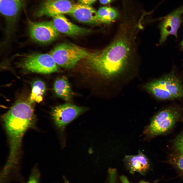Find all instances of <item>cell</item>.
<instances>
[{
	"label": "cell",
	"mask_w": 183,
	"mask_h": 183,
	"mask_svg": "<svg viewBox=\"0 0 183 183\" xmlns=\"http://www.w3.org/2000/svg\"><path fill=\"white\" fill-rule=\"evenodd\" d=\"M181 46L183 48V39L182 41L181 42Z\"/></svg>",
	"instance_id": "cell-25"
},
{
	"label": "cell",
	"mask_w": 183,
	"mask_h": 183,
	"mask_svg": "<svg viewBox=\"0 0 183 183\" xmlns=\"http://www.w3.org/2000/svg\"><path fill=\"white\" fill-rule=\"evenodd\" d=\"M180 116L178 110L175 107L162 110L153 117L144 133L150 137L164 133L173 127Z\"/></svg>",
	"instance_id": "cell-6"
},
{
	"label": "cell",
	"mask_w": 183,
	"mask_h": 183,
	"mask_svg": "<svg viewBox=\"0 0 183 183\" xmlns=\"http://www.w3.org/2000/svg\"><path fill=\"white\" fill-rule=\"evenodd\" d=\"M100 3L102 4H106L112 1L113 0H99Z\"/></svg>",
	"instance_id": "cell-24"
},
{
	"label": "cell",
	"mask_w": 183,
	"mask_h": 183,
	"mask_svg": "<svg viewBox=\"0 0 183 183\" xmlns=\"http://www.w3.org/2000/svg\"><path fill=\"white\" fill-rule=\"evenodd\" d=\"M54 90L56 95L66 101L71 100L72 91L67 78L62 77L57 79L54 84Z\"/></svg>",
	"instance_id": "cell-15"
},
{
	"label": "cell",
	"mask_w": 183,
	"mask_h": 183,
	"mask_svg": "<svg viewBox=\"0 0 183 183\" xmlns=\"http://www.w3.org/2000/svg\"><path fill=\"white\" fill-rule=\"evenodd\" d=\"M176 150L180 154L183 155V143L175 145Z\"/></svg>",
	"instance_id": "cell-20"
},
{
	"label": "cell",
	"mask_w": 183,
	"mask_h": 183,
	"mask_svg": "<svg viewBox=\"0 0 183 183\" xmlns=\"http://www.w3.org/2000/svg\"><path fill=\"white\" fill-rule=\"evenodd\" d=\"M47 0V1H49L51 0Z\"/></svg>",
	"instance_id": "cell-29"
},
{
	"label": "cell",
	"mask_w": 183,
	"mask_h": 183,
	"mask_svg": "<svg viewBox=\"0 0 183 183\" xmlns=\"http://www.w3.org/2000/svg\"><path fill=\"white\" fill-rule=\"evenodd\" d=\"M172 161L173 163L183 173V155L180 154L174 157Z\"/></svg>",
	"instance_id": "cell-19"
},
{
	"label": "cell",
	"mask_w": 183,
	"mask_h": 183,
	"mask_svg": "<svg viewBox=\"0 0 183 183\" xmlns=\"http://www.w3.org/2000/svg\"><path fill=\"white\" fill-rule=\"evenodd\" d=\"M140 183H149L148 182H145V181H142L140 182Z\"/></svg>",
	"instance_id": "cell-26"
},
{
	"label": "cell",
	"mask_w": 183,
	"mask_h": 183,
	"mask_svg": "<svg viewBox=\"0 0 183 183\" xmlns=\"http://www.w3.org/2000/svg\"><path fill=\"white\" fill-rule=\"evenodd\" d=\"M124 161L129 169L142 174H144L150 167V163L148 158L140 151L137 155L126 156Z\"/></svg>",
	"instance_id": "cell-14"
},
{
	"label": "cell",
	"mask_w": 183,
	"mask_h": 183,
	"mask_svg": "<svg viewBox=\"0 0 183 183\" xmlns=\"http://www.w3.org/2000/svg\"><path fill=\"white\" fill-rule=\"evenodd\" d=\"M74 4L68 0H51L42 3L36 12L38 17L69 14Z\"/></svg>",
	"instance_id": "cell-10"
},
{
	"label": "cell",
	"mask_w": 183,
	"mask_h": 183,
	"mask_svg": "<svg viewBox=\"0 0 183 183\" xmlns=\"http://www.w3.org/2000/svg\"><path fill=\"white\" fill-rule=\"evenodd\" d=\"M89 52L83 47L72 43H65L57 45L50 54L57 65L71 69L84 59Z\"/></svg>",
	"instance_id": "cell-4"
},
{
	"label": "cell",
	"mask_w": 183,
	"mask_h": 183,
	"mask_svg": "<svg viewBox=\"0 0 183 183\" xmlns=\"http://www.w3.org/2000/svg\"><path fill=\"white\" fill-rule=\"evenodd\" d=\"M145 88L160 100L183 99V85L174 70L144 86Z\"/></svg>",
	"instance_id": "cell-3"
},
{
	"label": "cell",
	"mask_w": 183,
	"mask_h": 183,
	"mask_svg": "<svg viewBox=\"0 0 183 183\" xmlns=\"http://www.w3.org/2000/svg\"><path fill=\"white\" fill-rule=\"evenodd\" d=\"M24 180L23 181V182H22L21 183H24Z\"/></svg>",
	"instance_id": "cell-28"
},
{
	"label": "cell",
	"mask_w": 183,
	"mask_h": 183,
	"mask_svg": "<svg viewBox=\"0 0 183 183\" xmlns=\"http://www.w3.org/2000/svg\"><path fill=\"white\" fill-rule=\"evenodd\" d=\"M2 119L9 138L10 149L4 168L7 171H12L18 168V156L23 135L33 124L34 110L28 103L19 102L4 115Z\"/></svg>",
	"instance_id": "cell-2"
},
{
	"label": "cell",
	"mask_w": 183,
	"mask_h": 183,
	"mask_svg": "<svg viewBox=\"0 0 183 183\" xmlns=\"http://www.w3.org/2000/svg\"><path fill=\"white\" fill-rule=\"evenodd\" d=\"M183 6L174 10L164 17L160 24L161 36L159 43L162 44L167 39L168 36L174 35L177 38V31L182 22Z\"/></svg>",
	"instance_id": "cell-9"
},
{
	"label": "cell",
	"mask_w": 183,
	"mask_h": 183,
	"mask_svg": "<svg viewBox=\"0 0 183 183\" xmlns=\"http://www.w3.org/2000/svg\"><path fill=\"white\" fill-rule=\"evenodd\" d=\"M53 18V24L58 31L71 36L85 34L90 33V29L79 26L71 22L63 14L56 16Z\"/></svg>",
	"instance_id": "cell-12"
},
{
	"label": "cell",
	"mask_w": 183,
	"mask_h": 183,
	"mask_svg": "<svg viewBox=\"0 0 183 183\" xmlns=\"http://www.w3.org/2000/svg\"><path fill=\"white\" fill-rule=\"evenodd\" d=\"M17 64L19 67L37 73L49 74L59 71L57 65L50 54L24 55Z\"/></svg>",
	"instance_id": "cell-5"
},
{
	"label": "cell",
	"mask_w": 183,
	"mask_h": 183,
	"mask_svg": "<svg viewBox=\"0 0 183 183\" xmlns=\"http://www.w3.org/2000/svg\"><path fill=\"white\" fill-rule=\"evenodd\" d=\"M87 109L85 107L67 103L54 107L52 111L51 115L56 126L61 131Z\"/></svg>",
	"instance_id": "cell-8"
},
{
	"label": "cell",
	"mask_w": 183,
	"mask_h": 183,
	"mask_svg": "<svg viewBox=\"0 0 183 183\" xmlns=\"http://www.w3.org/2000/svg\"><path fill=\"white\" fill-rule=\"evenodd\" d=\"M65 183H69L68 182H65Z\"/></svg>",
	"instance_id": "cell-27"
},
{
	"label": "cell",
	"mask_w": 183,
	"mask_h": 183,
	"mask_svg": "<svg viewBox=\"0 0 183 183\" xmlns=\"http://www.w3.org/2000/svg\"><path fill=\"white\" fill-rule=\"evenodd\" d=\"M80 3L83 4L90 5L97 0H78Z\"/></svg>",
	"instance_id": "cell-21"
},
{
	"label": "cell",
	"mask_w": 183,
	"mask_h": 183,
	"mask_svg": "<svg viewBox=\"0 0 183 183\" xmlns=\"http://www.w3.org/2000/svg\"><path fill=\"white\" fill-rule=\"evenodd\" d=\"M122 25L112 42L99 51L89 52L83 60L88 68L98 73L110 77L119 73L132 59L136 34L140 28Z\"/></svg>",
	"instance_id": "cell-1"
},
{
	"label": "cell",
	"mask_w": 183,
	"mask_h": 183,
	"mask_svg": "<svg viewBox=\"0 0 183 183\" xmlns=\"http://www.w3.org/2000/svg\"><path fill=\"white\" fill-rule=\"evenodd\" d=\"M69 14L83 23L91 24L101 23L97 12L90 5L80 3L74 4Z\"/></svg>",
	"instance_id": "cell-11"
},
{
	"label": "cell",
	"mask_w": 183,
	"mask_h": 183,
	"mask_svg": "<svg viewBox=\"0 0 183 183\" xmlns=\"http://www.w3.org/2000/svg\"><path fill=\"white\" fill-rule=\"evenodd\" d=\"M97 12L101 23L110 24L116 20L119 15L116 10L108 7H101Z\"/></svg>",
	"instance_id": "cell-16"
},
{
	"label": "cell",
	"mask_w": 183,
	"mask_h": 183,
	"mask_svg": "<svg viewBox=\"0 0 183 183\" xmlns=\"http://www.w3.org/2000/svg\"><path fill=\"white\" fill-rule=\"evenodd\" d=\"M28 30L29 36L34 41L47 43L54 40L58 36L59 32L53 21L40 22L29 21Z\"/></svg>",
	"instance_id": "cell-7"
},
{
	"label": "cell",
	"mask_w": 183,
	"mask_h": 183,
	"mask_svg": "<svg viewBox=\"0 0 183 183\" xmlns=\"http://www.w3.org/2000/svg\"><path fill=\"white\" fill-rule=\"evenodd\" d=\"M40 173L37 167L32 170L26 183H40Z\"/></svg>",
	"instance_id": "cell-18"
},
{
	"label": "cell",
	"mask_w": 183,
	"mask_h": 183,
	"mask_svg": "<svg viewBox=\"0 0 183 183\" xmlns=\"http://www.w3.org/2000/svg\"><path fill=\"white\" fill-rule=\"evenodd\" d=\"M120 179L122 183H130L127 177L124 176H121Z\"/></svg>",
	"instance_id": "cell-22"
},
{
	"label": "cell",
	"mask_w": 183,
	"mask_h": 183,
	"mask_svg": "<svg viewBox=\"0 0 183 183\" xmlns=\"http://www.w3.org/2000/svg\"><path fill=\"white\" fill-rule=\"evenodd\" d=\"M183 143V135L178 137L176 141L175 145L180 144Z\"/></svg>",
	"instance_id": "cell-23"
},
{
	"label": "cell",
	"mask_w": 183,
	"mask_h": 183,
	"mask_svg": "<svg viewBox=\"0 0 183 183\" xmlns=\"http://www.w3.org/2000/svg\"><path fill=\"white\" fill-rule=\"evenodd\" d=\"M24 1V0H0V12L6 19L8 29H12Z\"/></svg>",
	"instance_id": "cell-13"
},
{
	"label": "cell",
	"mask_w": 183,
	"mask_h": 183,
	"mask_svg": "<svg viewBox=\"0 0 183 183\" xmlns=\"http://www.w3.org/2000/svg\"><path fill=\"white\" fill-rule=\"evenodd\" d=\"M45 90V84L42 81L40 80L34 81L32 85L29 101L31 103H39L41 102Z\"/></svg>",
	"instance_id": "cell-17"
}]
</instances>
